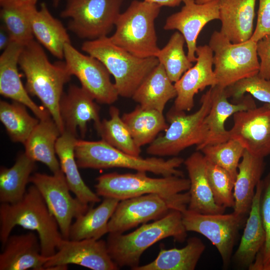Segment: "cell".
Listing matches in <instances>:
<instances>
[{
	"instance_id": "cell-1",
	"label": "cell",
	"mask_w": 270,
	"mask_h": 270,
	"mask_svg": "<svg viewBox=\"0 0 270 270\" xmlns=\"http://www.w3.org/2000/svg\"><path fill=\"white\" fill-rule=\"evenodd\" d=\"M16 226L36 231L40 239L42 254L48 258L56 251L63 238L58 222L35 186L27 189L22 200L14 204L0 205V241L4 245Z\"/></svg>"
},
{
	"instance_id": "cell-2",
	"label": "cell",
	"mask_w": 270,
	"mask_h": 270,
	"mask_svg": "<svg viewBox=\"0 0 270 270\" xmlns=\"http://www.w3.org/2000/svg\"><path fill=\"white\" fill-rule=\"evenodd\" d=\"M18 65L26 76V91L40 99L62 134L60 102L64 86L71 77L65 62L52 64L40 44L32 40L24 46Z\"/></svg>"
},
{
	"instance_id": "cell-3",
	"label": "cell",
	"mask_w": 270,
	"mask_h": 270,
	"mask_svg": "<svg viewBox=\"0 0 270 270\" xmlns=\"http://www.w3.org/2000/svg\"><path fill=\"white\" fill-rule=\"evenodd\" d=\"M187 232L182 223V212L174 210L130 233H108L106 244L110 256L119 268L128 266L134 270L140 266L142 254L150 246L168 237L184 242Z\"/></svg>"
},
{
	"instance_id": "cell-4",
	"label": "cell",
	"mask_w": 270,
	"mask_h": 270,
	"mask_svg": "<svg viewBox=\"0 0 270 270\" xmlns=\"http://www.w3.org/2000/svg\"><path fill=\"white\" fill-rule=\"evenodd\" d=\"M74 154L79 168H124L162 176H184L183 172L178 170L184 162L182 158L174 156L166 160L154 156L144 158L127 154L102 140L88 141L78 139Z\"/></svg>"
},
{
	"instance_id": "cell-5",
	"label": "cell",
	"mask_w": 270,
	"mask_h": 270,
	"mask_svg": "<svg viewBox=\"0 0 270 270\" xmlns=\"http://www.w3.org/2000/svg\"><path fill=\"white\" fill-rule=\"evenodd\" d=\"M82 49L104 64L114 78L119 96L126 98H132L146 76L159 64L156 57L136 56L114 44L108 36L86 40Z\"/></svg>"
},
{
	"instance_id": "cell-6",
	"label": "cell",
	"mask_w": 270,
	"mask_h": 270,
	"mask_svg": "<svg viewBox=\"0 0 270 270\" xmlns=\"http://www.w3.org/2000/svg\"><path fill=\"white\" fill-rule=\"evenodd\" d=\"M160 8L145 0L132 1L118 16L110 40L138 57H156L160 48L154 23Z\"/></svg>"
},
{
	"instance_id": "cell-7",
	"label": "cell",
	"mask_w": 270,
	"mask_h": 270,
	"mask_svg": "<svg viewBox=\"0 0 270 270\" xmlns=\"http://www.w3.org/2000/svg\"><path fill=\"white\" fill-rule=\"evenodd\" d=\"M200 102L198 110L190 114L172 106L166 115L170 125L164 134L158 136L149 144L147 153L158 156H176L190 146L202 144L208 134L204 120L211 106L210 88L202 95Z\"/></svg>"
},
{
	"instance_id": "cell-8",
	"label": "cell",
	"mask_w": 270,
	"mask_h": 270,
	"mask_svg": "<svg viewBox=\"0 0 270 270\" xmlns=\"http://www.w3.org/2000/svg\"><path fill=\"white\" fill-rule=\"evenodd\" d=\"M146 172L136 171L135 173L100 175L96 179V193L104 198L121 200L152 194L171 198L190 189L189 178L177 176L153 178L148 176Z\"/></svg>"
},
{
	"instance_id": "cell-9",
	"label": "cell",
	"mask_w": 270,
	"mask_h": 270,
	"mask_svg": "<svg viewBox=\"0 0 270 270\" xmlns=\"http://www.w3.org/2000/svg\"><path fill=\"white\" fill-rule=\"evenodd\" d=\"M208 46L214 54V71L217 86L226 88L258 73L260 64L256 42L250 39L234 44L220 32L214 31Z\"/></svg>"
},
{
	"instance_id": "cell-10",
	"label": "cell",
	"mask_w": 270,
	"mask_h": 270,
	"mask_svg": "<svg viewBox=\"0 0 270 270\" xmlns=\"http://www.w3.org/2000/svg\"><path fill=\"white\" fill-rule=\"evenodd\" d=\"M190 198L189 192H184L171 198L152 194L120 200L108 222V233H124L172 210L182 212L188 208Z\"/></svg>"
},
{
	"instance_id": "cell-11",
	"label": "cell",
	"mask_w": 270,
	"mask_h": 270,
	"mask_svg": "<svg viewBox=\"0 0 270 270\" xmlns=\"http://www.w3.org/2000/svg\"><path fill=\"white\" fill-rule=\"evenodd\" d=\"M123 0H67L60 14L70 19L68 28L79 38L94 40L107 36L120 14Z\"/></svg>"
},
{
	"instance_id": "cell-12",
	"label": "cell",
	"mask_w": 270,
	"mask_h": 270,
	"mask_svg": "<svg viewBox=\"0 0 270 270\" xmlns=\"http://www.w3.org/2000/svg\"><path fill=\"white\" fill-rule=\"evenodd\" d=\"M182 220L187 232L203 235L216 246L224 266H228L238 232L244 224L246 216L234 212L229 214H203L186 208L182 212Z\"/></svg>"
},
{
	"instance_id": "cell-13",
	"label": "cell",
	"mask_w": 270,
	"mask_h": 270,
	"mask_svg": "<svg viewBox=\"0 0 270 270\" xmlns=\"http://www.w3.org/2000/svg\"><path fill=\"white\" fill-rule=\"evenodd\" d=\"M29 182L39 190L56 218L63 238L68 239L73 218L86 212L88 204L71 196L62 170L52 175L36 172L30 176Z\"/></svg>"
},
{
	"instance_id": "cell-14",
	"label": "cell",
	"mask_w": 270,
	"mask_h": 270,
	"mask_svg": "<svg viewBox=\"0 0 270 270\" xmlns=\"http://www.w3.org/2000/svg\"><path fill=\"white\" fill-rule=\"evenodd\" d=\"M64 58L66 69L70 76H76L81 86L99 104H110L117 100L119 95L110 73L97 58L81 53L70 43L64 46Z\"/></svg>"
},
{
	"instance_id": "cell-15",
	"label": "cell",
	"mask_w": 270,
	"mask_h": 270,
	"mask_svg": "<svg viewBox=\"0 0 270 270\" xmlns=\"http://www.w3.org/2000/svg\"><path fill=\"white\" fill-rule=\"evenodd\" d=\"M79 265L92 270H117L119 267L108 252L106 241L62 238L56 253L48 258L44 270H66L68 265Z\"/></svg>"
},
{
	"instance_id": "cell-16",
	"label": "cell",
	"mask_w": 270,
	"mask_h": 270,
	"mask_svg": "<svg viewBox=\"0 0 270 270\" xmlns=\"http://www.w3.org/2000/svg\"><path fill=\"white\" fill-rule=\"evenodd\" d=\"M230 138L238 140L245 150L256 157L270 154V104H264L233 114Z\"/></svg>"
},
{
	"instance_id": "cell-17",
	"label": "cell",
	"mask_w": 270,
	"mask_h": 270,
	"mask_svg": "<svg viewBox=\"0 0 270 270\" xmlns=\"http://www.w3.org/2000/svg\"><path fill=\"white\" fill-rule=\"evenodd\" d=\"M180 10L168 16L164 29L177 30L184 36L189 60L196 62L198 37L204 26L210 22L219 20L218 0L198 4L196 0H185Z\"/></svg>"
},
{
	"instance_id": "cell-18",
	"label": "cell",
	"mask_w": 270,
	"mask_h": 270,
	"mask_svg": "<svg viewBox=\"0 0 270 270\" xmlns=\"http://www.w3.org/2000/svg\"><path fill=\"white\" fill-rule=\"evenodd\" d=\"M213 54L208 45L197 46L196 64L174 84L177 93L173 106L175 109L190 110L194 106V96L199 91L217 84L212 68Z\"/></svg>"
},
{
	"instance_id": "cell-19",
	"label": "cell",
	"mask_w": 270,
	"mask_h": 270,
	"mask_svg": "<svg viewBox=\"0 0 270 270\" xmlns=\"http://www.w3.org/2000/svg\"><path fill=\"white\" fill-rule=\"evenodd\" d=\"M93 97L82 86L70 85L64 92L60 102V112L64 131L77 136V130L82 138L87 132V124L93 121L96 128L101 120L100 107Z\"/></svg>"
},
{
	"instance_id": "cell-20",
	"label": "cell",
	"mask_w": 270,
	"mask_h": 270,
	"mask_svg": "<svg viewBox=\"0 0 270 270\" xmlns=\"http://www.w3.org/2000/svg\"><path fill=\"white\" fill-rule=\"evenodd\" d=\"M211 106L204 122L208 130L204 142L196 148L200 150L208 145L225 142L230 139L229 130L225 128L226 120L238 112L256 106L252 96L248 94L238 102H230L225 88L217 85L210 86Z\"/></svg>"
},
{
	"instance_id": "cell-21",
	"label": "cell",
	"mask_w": 270,
	"mask_h": 270,
	"mask_svg": "<svg viewBox=\"0 0 270 270\" xmlns=\"http://www.w3.org/2000/svg\"><path fill=\"white\" fill-rule=\"evenodd\" d=\"M24 45L12 41L0 56V94L28 108L40 120L51 117L48 111L38 106L30 98L20 80L18 69Z\"/></svg>"
},
{
	"instance_id": "cell-22",
	"label": "cell",
	"mask_w": 270,
	"mask_h": 270,
	"mask_svg": "<svg viewBox=\"0 0 270 270\" xmlns=\"http://www.w3.org/2000/svg\"><path fill=\"white\" fill-rule=\"evenodd\" d=\"M48 259L34 232L10 235L0 254V270H42Z\"/></svg>"
},
{
	"instance_id": "cell-23",
	"label": "cell",
	"mask_w": 270,
	"mask_h": 270,
	"mask_svg": "<svg viewBox=\"0 0 270 270\" xmlns=\"http://www.w3.org/2000/svg\"><path fill=\"white\" fill-rule=\"evenodd\" d=\"M188 171L190 186L188 209L203 214L224 213L226 208L215 202L206 172V160L199 150L192 153L184 162Z\"/></svg>"
},
{
	"instance_id": "cell-24",
	"label": "cell",
	"mask_w": 270,
	"mask_h": 270,
	"mask_svg": "<svg viewBox=\"0 0 270 270\" xmlns=\"http://www.w3.org/2000/svg\"><path fill=\"white\" fill-rule=\"evenodd\" d=\"M256 0H218L220 31L234 44L249 40L254 32Z\"/></svg>"
},
{
	"instance_id": "cell-25",
	"label": "cell",
	"mask_w": 270,
	"mask_h": 270,
	"mask_svg": "<svg viewBox=\"0 0 270 270\" xmlns=\"http://www.w3.org/2000/svg\"><path fill=\"white\" fill-rule=\"evenodd\" d=\"M26 12L34 36L53 56L64 58L65 45L70 40L60 21L52 16L44 3L39 10L28 4Z\"/></svg>"
},
{
	"instance_id": "cell-26",
	"label": "cell",
	"mask_w": 270,
	"mask_h": 270,
	"mask_svg": "<svg viewBox=\"0 0 270 270\" xmlns=\"http://www.w3.org/2000/svg\"><path fill=\"white\" fill-rule=\"evenodd\" d=\"M264 158L256 157L245 150L238 164L233 194L234 212L243 216L248 214L256 186L264 170Z\"/></svg>"
},
{
	"instance_id": "cell-27",
	"label": "cell",
	"mask_w": 270,
	"mask_h": 270,
	"mask_svg": "<svg viewBox=\"0 0 270 270\" xmlns=\"http://www.w3.org/2000/svg\"><path fill=\"white\" fill-rule=\"evenodd\" d=\"M262 189L261 180L256 186L240 242L234 255V260L238 266L248 269L254 261L265 242V232L260 208Z\"/></svg>"
},
{
	"instance_id": "cell-28",
	"label": "cell",
	"mask_w": 270,
	"mask_h": 270,
	"mask_svg": "<svg viewBox=\"0 0 270 270\" xmlns=\"http://www.w3.org/2000/svg\"><path fill=\"white\" fill-rule=\"evenodd\" d=\"M77 136L64 130L58 138L56 152L59 158L60 166L64 174L70 188L79 200L88 204L99 202L101 198L84 182L78 171L74 147Z\"/></svg>"
},
{
	"instance_id": "cell-29",
	"label": "cell",
	"mask_w": 270,
	"mask_h": 270,
	"mask_svg": "<svg viewBox=\"0 0 270 270\" xmlns=\"http://www.w3.org/2000/svg\"><path fill=\"white\" fill-rule=\"evenodd\" d=\"M62 134L52 117L40 120L24 144L25 154L47 166L52 174L61 168L56 157V144Z\"/></svg>"
},
{
	"instance_id": "cell-30",
	"label": "cell",
	"mask_w": 270,
	"mask_h": 270,
	"mask_svg": "<svg viewBox=\"0 0 270 270\" xmlns=\"http://www.w3.org/2000/svg\"><path fill=\"white\" fill-rule=\"evenodd\" d=\"M172 83L159 64L140 84L132 98L144 108L163 112L168 102L177 95Z\"/></svg>"
},
{
	"instance_id": "cell-31",
	"label": "cell",
	"mask_w": 270,
	"mask_h": 270,
	"mask_svg": "<svg viewBox=\"0 0 270 270\" xmlns=\"http://www.w3.org/2000/svg\"><path fill=\"white\" fill-rule=\"evenodd\" d=\"M120 200L105 198L94 208H89L84 214L76 218L72 224L68 239L78 240L84 239L99 240L108 233V223Z\"/></svg>"
},
{
	"instance_id": "cell-32",
	"label": "cell",
	"mask_w": 270,
	"mask_h": 270,
	"mask_svg": "<svg viewBox=\"0 0 270 270\" xmlns=\"http://www.w3.org/2000/svg\"><path fill=\"white\" fill-rule=\"evenodd\" d=\"M206 246L200 239L192 237L181 248H161L153 261L139 266L134 270H194Z\"/></svg>"
},
{
	"instance_id": "cell-33",
	"label": "cell",
	"mask_w": 270,
	"mask_h": 270,
	"mask_svg": "<svg viewBox=\"0 0 270 270\" xmlns=\"http://www.w3.org/2000/svg\"><path fill=\"white\" fill-rule=\"evenodd\" d=\"M36 162L25 152L17 157L10 168L2 166L0 169V202L14 204L22 198L26 186L30 182L31 174L36 167Z\"/></svg>"
},
{
	"instance_id": "cell-34",
	"label": "cell",
	"mask_w": 270,
	"mask_h": 270,
	"mask_svg": "<svg viewBox=\"0 0 270 270\" xmlns=\"http://www.w3.org/2000/svg\"><path fill=\"white\" fill-rule=\"evenodd\" d=\"M122 118L136 144L141 148L150 144L158 134L168 126L163 112L153 109L145 108L138 105Z\"/></svg>"
},
{
	"instance_id": "cell-35",
	"label": "cell",
	"mask_w": 270,
	"mask_h": 270,
	"mask_svg": "<svg viewBox=\"0 0 270 270\" xmlns=\"http://www.w3.org/2000/svg\"><path fill=\"white\" fill-rule=\"evenodd\" d=\"M26 107L16 101L0 102V120L10 140L24 144L40 122L29 114Z\"/></svg>"
},
{
	"instance_id": "cell-36",
	"label": "cell",
	"mask_w": 270,
	"mask_h": 270,
	"mask_svg": "<svg viewBox=\"0 0 270 270\" xmlns=\"http://www.w3.org/2000/svg\"><path fill=\"white\" fill-rule=\"evenodd\" d=\"M110 118L103 120L96 129L102 140L127 154L140 156V148L135 143L130 132L120 116L119 110L110 108Z\"/></svg>"
},
{
	"instance_id": "cell-37",
	"label": "cell",
	"mask_w": 270,
	"mask_h": 270,
	"mask_svg": "<svg viewBox=\"0 0 270 270\" xmlns=\"http://www.w3.org/2000/svg\"><path fill=\"white\" fill-rule=\"evenodd\" d=\"M0 16L12 41L24 45L34 40L27 15L28 4L20 0H0Z\"/></svg>"
},
{
	"instance_id": "cell-38",
	"label": "cell",
	"mask_w": 270,
	"mask_h": 270,
	"mask_svg": "<svg viewBox=\"0 0 270 270\" xmlns=\"http://www.w3.org/2000/svg\"><path fill=\"white\" fill-rule=\"evenodd\" d=\"M185 42L182 34L176 31L171 36L166 45L160 48L156 56L172 82H176L193 66L184 51Z\"/></svg>"
},
{
	"instance_id": "cell-39",
	"label": "cell",
	"mask_w": 270,
	"mask_h": 270,
	"mask_svg": "<svg viewBox=\"0 0 270 270\" xmlns=\"http://www.w3.org/2000/svg\"><path fill=\"white\" fill-rule=\"evenodd\" d=\"M244 150L240 142L230 138L224 142L206 146L199 151L207 162L224 168L235 180L238 166Z\"/></svg>"
},
{
	"instance_id": "cell-40",
	"label": "cell",
	"mask_w": 270,
	"mask_h": 270,
	"mask_svg": "<svg viewBox=\"0 0 270 270\" xmlns=\"http://www.w3.org/2000/svg\"><path fill=\"white\" fill-rule=\"evenodd\" d=\"M206 172L216 202L226 208H234V179L224 168L207 161Z\"/></svg>"
},
{
	"instance_id": "cell-41",
	"label": "cell",
	"mask_w": 270,
	"mask_h": 270,
	"mask_svg": "<svg viewBox=\"0 0 270 270\" xmlns=\"http://www.w3.org/2000/svg\"><path fill=\"white\" fill-rule=\"evenodd\" d=\"M260 214L265 232V242L250 270H270V172L262 180Z\"/></svg>"
},
{
	"instance_id": "cell-42",
	"label": "cell",
	"mask_w": 270,
	"mask_h": 270,
	"mask_svg": "<svg viewBox=\"0 0 270 270\" xmlns=\"http://www.w3.org/2000/svg\"><path fill=\"white\" fill-rule=\"evenodd\" d=\"M226 96L234 102H238L246 93L256 99L270 104V80L260 76L258 74L240 80L225 88Z\"/></svg>"
},
{
	"instance_id": "cell-43",
	"label": "cell",
	"mask_w": 270,
	"mask_h": 270,
	"mask_svg": "<svg viewBox=\"0 0 270 270\" xmlns=\"http://www.w3.org/2000/svg\"><path fill=\"white\" fill-rule=\"evenodd\" d=\"M270 36V0H259L256 28L250 38L257 42Z\"/></svg>"
},
{
	"instance_id": "cell-44",
	"label": "cell",
	"mask_w": 270,
	"mask_h": 270,
	"mask_svg": "<svg viewBox=\"0 0 270 270\" xmlns=\"http://www.w3.org/2000/svg\"><path fill=\"white\" fill-rule=\"evenodd\" d=\"M257 52L260 59L258 74L270 80V36H266L256 42Z\"/></svg>"
},
{
	"instance_id": "cell-45",
	"label": "cell",
	"mask_w": 270,
	"mask_h": 270,
	"mask_svg": "<svg viewBox=\"0 0 270 270\" xmlns=\"http://www.w3.org/2000/svg\"><path fill=\"white\" fill-rule=\"evenodd\" d=\"M12 42L11 36L4 25L0 26V49L4 50Z\"/></svg>"
},
{
	"instance_id": "cell-46",
	"label": "cell",
	"mask_w": 270,
	"mask_h": 270,
	"mask_svg": "<svg viewBox=\"0 0 270 270\" xmlns=\"http://www.w3.org/2000/svg\"><path fill=\"white\" fill-rule=\"evenodd\" d=\"M150 2L156 4L160 6L175 7L178 6L185 0H145Z\"/></svg>"
},
{
	"instance_id": "cell-47",
	"label": "cell",
	"mask_w": 270,
	"mask_h": 270,
	"mask_svg": "<svg viewBox=\"0 0 270 270\" xmlns=\"http://www.w3.org/2000/svg\"><path fill=\"white\" fill-rule=\"evenodd\" d=\"M20 0L24 4H30V5H36V4L37 2V0Z\"/></svg>"
},
{
	"instance_id": "cell-48",
	"label": "cell",
	"mask_w": 270,
	"mask_h": 270,
	"mask_svg": "<svg viewBox=\"0 0 270 270\" xmlns=\"http://www.w3.org/2000/svg\"><path fill=\"white\" fill-rule=\"evenodd\" d=\"M212 0H196V2L198 4H204Z\"/></svg>"
},
{
	"instance_id": "cell-49",
	"label": "cell",
	"mask_w": 270,
	"mask_h": 270,
	"mask_svg": "<svg viewBox=\"0 0 270 270\" xmlns=\"http://www.w3.org/2000/svg\"><path fill=\"white\" fill-rule=\"evenodd\" d=\"M53 2V5L54 6H57L60 2V0H52Z\"/></svg>"
}]
</instances>
